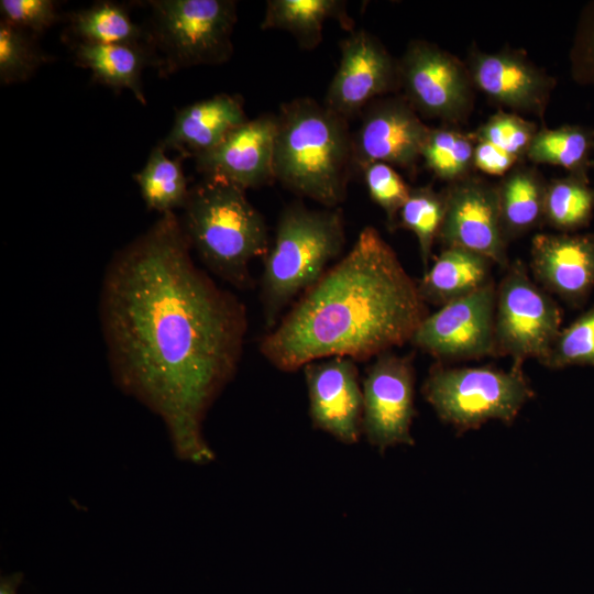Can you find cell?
<instances>
[{
  "label": "cell",
  "mask_w": 594,
  "mask_h": 594,
  "mask_svg": "<svg viewBox=\"0 0 594 594\" xmlns=\"http://www.w3.org/2000/svg\"><path fill=\"white\" fill-rule=\"evenodd\" d=\"M141 196L151 210L161 215L185 207L189 191L182 164L169 158L162 145L155 146L135 176Z\"/></svg>",
  "instance_id": "484cf974"
},
{
  "label": "cell",
  "mask_w": 594,
  "mask_h": 594,
  "mask_svg": "<svg viewBox=\"0 0 594 594\" xmlns=\"http://www.w3.org/2000/svg\"><path fill=\"white\" fill-rule=\"evenodd\" d=\"M442 194L444 217L438 239L444 248L479 253L506 270L510 263L501 224L497 185L472 174L449 184Z\"/></svg>",
  "instance_id": "7c38bea8"
},
{
  "label": "cell",
  "mask_w": 594,
  "mask_h": 594,
  "mask_svg": "<svg viewBox=\"0 0 594 594\" xmlns=\"http://www.w3.org/2000/svg\"><path fill=\"white\" fill-rule=\"evenodd\" d=\"M148 44L161 74L219 65L233 53L237 2L232 0H154Z\"/></svg>",
  "instance_id": "52a82bcc"
},
{
  "label": "cell",
  "mask_w": 594,
  "mask_h": 594,
  "mask_svg": "<svg viewBox=\"0 0 594 594\" xmlns=\"http://www.w3.org/2000/svg\"><path fill=\"white\" fill-rule=\"evenodd\" d=\"M312 426L344 444L360 441L363 392L355 361L333 356L304 367Z\"/></svg>",
  "instance_id": "2e32d148"
},
{
  "label": "cell",
  "mask_w": 594,
  "mask_h": 594,
  "mask_svg": "<svg viewBox=\"0 0 594 594\" xmlns=\"http://www.w3.org/2000/svg\"><path fill=\"white\" fill-rule=\"evenodd\" d=\"M594 215V186L575 175L547 182L543 223L561 233L586 228Z\"/></svg>",
  "instance_id": "d4e9b609"
},
{
  "label": "cell",
  "mask_w": 594,
  "mask_h": 594,
  "mask_svg": "<svg viewBox=\"0 0 594 594\" xmlns=\"http://www.w3.org/2000/svg\"><path fill=\"white\" fill-rule=\"evenodd\" d=\"M405 99L418 113L447 123L465 120L474 106L466 64L438 45L415 40L398 61Z\"/></svg>",
  "instance_id": "9c48e42d"
},
{
  "label": "cell",
  "mask_w": 594,
  "mask_h": 594,
  "mask_svg": "<svg viewBox=\"0 0 594 594\" xmlns=\"http://www.w3.org/2000/svg\"><path fill=\"white\" fill-rule=\"evenodd\" d=\"M562 310L528 274L520 260L510 263L497 286L495 353L522 367L526 360L547 359L561 331Z\"/></svg>",
  "instance_id": "ba28073f"
},
{
  "label": "cell",
  "mask_w": 594,
  "mask_h": 594,
  "mask_svg": "<svg viewBox=\"0 0 594 594\" xmlns=\"http://www.w3.org/2000/svg\"><path fill=\"white\" fill-rule=\"evenodd\" d=\"M362 432L381 453L396 446H414L415 369L409 355L385 352L376 356L362 383Z\"/></svg>",
  "instance_id": "8fae6325"
},
{
  "label": "cell",
  "mask_w": 594,
  "mask_h": 594,
  "mask_svg": "<svg viewBox=\"0 0 594 594\" xmlns=\"http://www.w3.org/2000/svg\"><path fill=\"white\" fill-rule=\"evenodd\" d=\"M353 168L346 119L307 97L282 105L276 116L275 180L333 208L344 200Z\"/></svg>",
  "instance_id": "3957f363"
},
{
  "label": "cell",
  "mask_w": 594,
  "mask_h": 594,
  "mask_svg": "<svg viewBox=\"0 0 594 594\" xmlns=\"http://www.w3.org/2000/svg\"><path fill=\"white\" fill-rule=\"evenodd\" d=\"M69 30L80 43L142 45L145 37L148 40L125 9L110 1L74 12Z\"/></svg>",
  "instance_id": "4316f807"
},
{
  "label": "cell",
  "mask_w": 594,
  "mask_h": 594,
  "mask_svg": "<svg viewBox=\"0 0 594 594\" xmlns=\"http://www.w3.org/2000/svg\"><path fill=\"white\" fill-rule=\"evenodd\" d=\"M547 182L534 166L518 163L497 184L501 224L507 243L543 223Z\"/></svg>",
  "instance_id": "44dd1931"
},
{
  "label": "cell",
  "mask_w": 594,
  "mask_h": 594,
  "mask_svg": "<svg viewBox=\"0 0 594 594\" xmlns=\"http://www.w3.org/2000/svg\"><path fill=\"white\" fill-rule=\"evenodd\" d=\"M21 580V573H14L12 575L2 578L0 583V594H16V588Z\"/></svg>",
  "instance_id": "8d00e7d4"
},
{
  "label": "cell",
  "mask_w": 594,
  "mask_h": 594,
  "mask_svg": "<svg viewBox=\"0 0 594 594\" xmlns=\"http://www.w3.org/2000/svg\"><path fill=\"white\" fill-rule=\"evenodd\" d=\"M429 129L404 96L374 100L352 134L353 167L362 170L382 162L413 168L421 157Z\"/></svg>",
  "instance_id": "5bb4252c"
},
{
  "label": "cell",
  "mask_w": 594,
  "mask_h": 594,
  "mask_svg": "<svg viewBox=\"0 0 594 594\" xmlns=\"http://www.w3.org/2000/svg\"><path fill=\"white\" fill-rule=\"evenodd\" d=\"M399 88L398 61L373 34L352 31L340 42V62L323 105L349 120L381 96Z\"/></svg>",
  "instance_id": "4fadbf2b"
},
{
  "label": "cell",
  "mask_w": 594,
  "mask_h": 594,
  "mask_svg": "<svg viewBox=\"0 0 594 594\" xmlns=\"http://www.w3.org/2000/svg\"><path fill=\"white\" fill-rule=\"evenodd\" d=\"M444 217V198L430 186L411 188L400 208L396 226L415 233L425 271L431 257Z\"/></svg>",
  "instance_id": "f1b7e54d"
},
{
  "label": "cell",
  "mask_w": 594,
  "mask_h": 594,
  "mask_svg": "<svg viewBox=\"0 0 594 594\" xmlns=\"http://www.w3.org/2000/svg\"><path fill=\"white\" fill-rule=\"evenodd\" d=\"M190 250L175 212L161 215L110 261L99 314L116 383L163 419L182 459L205 464L202 422L234 376L246 312Z\"/></svg>",
  "instance_id": "6da1fadb"
},
{
  "label": "cell",
  "mask_w": 594,
  "mask_h": 594,
  "mask_svg": "<svg viewBox=\"0 0 594 594\" xmlns=\"http://www.w3.org/2000/svg\"><path fill=\"white\" fill-rule=\"evenodd\" d=\"M542 365L552 370L594 366V306L561 329Z\"/></svg>",
  "instance_id": "f546056e"
},
{
  "label": "cell",
  "mask_w": 594,
  "mask_h": 594,
  "mask_svg": "<svg viewBox=\"0 0 594 594\" xmlns=\"http://www.w3.org/2000/svg\"><path fill=\"white\" fill-rule=\"evenodd\" d=\"M276 116L248 120L211 151L197 157V169L205 178L220 179L242 189L275 180L274 152Z\"/></svg>",
  "instance_id": "e0dca14e"
},
{
  "label": "cell",
  "mask_w": 594,
  "mask_h": 594,
  "mask_svg": "<svg viewBox=\"0 0 594 594\" xmlns=\"http://www.w3.org/2000/svg\"><path fill=\"white\" fill-rule=\"evenodd\" d=\"M248 120L240 99L219 94L180 109L162 146L197 157L215 148Z\"/></svg>",
  "instance_id": "d6986e66"
},
{
  "label": "cell",
  "mask_w": 594,
  "mask_h": 594,
  "mask_svg": "<svg viewBox=\"0 0 594 594\" xmlns=\"http://www.w3.org/2000/svg\"><path fill=\"white\" fill-rule=\"evenodd\" d=\"M45 56L26 31L2 21L0 23V81L16 84L29 79Z\"/></svg>",
  "instance_id": "4dcf8cb0"
},
{
  "label": "cell",
  "mask_w": 594,
  "mask_h": 594,
  "mask_svg": "<svg viewBox=\"0 0 594 594\" xmlns=\"http://www.w3.org/2000/svg\"><path fill=\"white\" fill-rule=\"evenodd\" d=\"M526 160L564 168L569 175L588 178L594 163V129L581 124H564L537 131Z\"/></svg>",
  "instance_id": "cb8c5ba5"
},
{
  "label": "cell",
  "mask_w": 594,
  "mask_h": 594,
  "mask_svg": "<svg viewBox=\"0 0 594 594\" xmlns=\"http://www.w3.org/2000/svg\"><path fill=\"white\" fill-rule=\"evenodd\" d=\"M594 161V160H593ZM593 167H594V163H593Z\"/></svg>",
  "instance_id": "74e56055"
},
{
  "label": "cell",
  "mask_w": 594,
  "mask_h": 594,
  "mask_svg": "<svg viewBox=\"0 0 594 594\" xmlns=\"http://www.w3.org/2000/svg\"><path fill=\"white\" fill-rule=\"evenodd\" d=\"M153 54L143 45L78 43L76 63L89 69L94 78L116 91L130 90L146 103L142 89V70Z\"/></svg>",
  "instance_id": "7402d4cb"
},
{
  "label": "cell",
  "mask_w": 594,
  "mask_h": 594,
  "mask_svg": "<svg viewBox=\"0 0 594 594\" xmlns=\"http://www.w3.org/2000/svg\"><path fill=\"white\" fill-rule=\"evenodd\" d=\"M496 293L493 279L481 289L441 306L427 315L410 342L446 362L496 356Z\"/></svg>",
  "instance_id": "30bf717a"
},
{
  "label": "cell",
  "mask_w": 594,
  "mask_h": 594,
  "mask_svg": "<svg viewBox=\"0 0 594 594\" xmlns=\"http://www.w3.org/2000/svg\"><path fill=\"white\" fill-rule=\"evenodd\" d=\"M538 130L536 123L515 112L498 111L490 117L474 135L477 140L486 141L524 162Z\"/></svg>",
  "instance_id": "1f68e13d"
},
{
  "label": "cell",
  "mask_w": 594,
  "mask_h": 594,
  "mask_svg": "<svg viewBox=\"0 0 594 594\" xmlns=\"http://www.w3.org/2000/svg\"><path fill=\"white\" fill-rule=\"evenodd\" d=\"M465 64L475 89L491 101L542 120L556 79L525 53L512 48L486 53L472 46Z\"/></svg>",
  "instance_id": "9a60e30c"
},
{
  "label": "cell",
  "mask_w": 594,
  "mask_h": 594,
  "mask_svg": "<svg viewBox=\"0 0 594 594\" xmlns=\"http://www.w3.org/2000/svg\"><path fill=\"white\" fill-rule=\"evenodd\" d=\"M426 305L418 283L369 226L263 337L260 351L285 372L333 356L363 361L410 341L428 315Z\"/></svg>",
  "instance_id": "7a4b0ae2"
},
{
  "label": "cell",
  "mask_w": 594,
  "mask_h": 594,
  "mask_svg": "<svg viewBox=\"0 0 594 594\" xmlns=\"http://www.w3.org/2000/svg\"><path fill=\"white\" fill-rule=\"evenodd\" d=\"M529 265L542 289L581 307L594 289V232L536 234Z\"/></svg>",
  "instance_id": "ac0fdd59"
},
{
  "label": "cell",
  "mask_w": 594,
  "mask_h": 594,
  "mask_svg": "<svg viewBox=\"0 0 594 594\" xmlns=\"http://www.w3.org/2000/svg\"><path fill=\"white\" fill-rule=\"evenodd\" d=\"M422 395L437 416L459 432L479 429L490 420L512 425L535 392L522 372L492 366L431 369Z\"/></svg>",
  "instance_id": "8992f818"
},
{
  "label": "cell",
  "mask_w": 594,
  "mask_h": 594,
  "mask_svg": "<svg viewBox=\"0 0 594 594\" xmlns=\"http://www.w3.org/2000/svg\"><path fill=\"white\" fill-rule=\"evenodd\" d=\"M2 21L24 31L43 32L57 20L56 4L51 0H1Z\"/></svg>",
  "instance_id": "e575fe53"
},
{
  "label": "cell",
  "mask_w": 594,
  "mask_h": 594,
  "mask_svg": "<svg viewBox=\"0 0 594 594\" xmlns=\"http://www.w3.org/2000/svg\"><path fill=\"white\" fill-rule=\"evenodd\" d=\"M572 79L594 87V0L581 10L569 54Z\"/></svg>",
  "instance_id": "836d02e7"
},
{
  "label": "cell",
  "mask_w": 594,
  "mask_h": 594,
  "mask_svg": "<svg viewBox=\"0 0 594 594\" xmlns=\"http://www.w3.org/2000/svg\"><path fill=\"white\" fill-rule=\"evenodd\" d=\"M180 221L190 248L213 274L239 289L252 286L249 263L264 257L270 243L264 218L244 189L205 178L190 188Z\"/></svg>",
  "instance_id": "277c9868"
},
{
  "label": "cell",
  "mask_w": 594,
  "mask_h": 594,
  "mask_svg": "<svg viewBox=\"0 0 594 594\" xmlns=\"http://www.w3.org/2000/svg\"><path fill=\"white\" fill-rule=\"evenodd\" d=\"M344 243L340 209L311 210L294 202L282 211L264 256L262 301L267 327L275 324L277 315L297 294L321 278Z\"/></svg>",
  "instance_id": "5b68a950"
},
{
  "label": "cell",
  "mask_w": 594,
  "mask_h": 594,
  "mask_svg": "<svg viewBox=\"0 0 594 594\" xmlns=\"http://www.w3.org/2000/svg\"><path fill=\"white\" fill-rule=\"evenodd\" d=\"M520 162L522 161H519L517 157L502 151L495 145L476 139L474 168L492 176L503 177Z\"/></svg>",
  "instance_id": "d590c367"
},
{
  "label": "cell",
  "mask_w": 594,
  "mask_h": 594,
  "mask_svg": "<svg viewBox=\"0 0 594 594\" xmlns=\"http://www.w3.org/2000/svg\"><path fill=\"white\" fill-rule=\"evenodd\" d=\"M337 19L351 29L353 21L339 0H270L266 2L262 30H283L290 33L304 50H314L322 41L327 20Z\"/></svg>",
  "instance_id": "603a6c76"
},
{
  "label": "cell",
  "mask_w": 594,
  "mask_h": 594,
  "mask_svg": "<svg viewBox=\"0 0 594 594\" xmlns=\"http://www.w3.org/2000/svg\"><path fill=\"white\" fill-rule=\"evenodd\" d=\"M476 139L453 128H430L421 158L433 175L449 184L472 175Z\"/></svg>",
  "instance_id": "83f0119b"
},
{
  "label": "cell",
  "mask_w": 594,
  "mask_h": 594,
  "mask_svg": "<svg viewBox=\"0 0 594 594\" xmlns=\"http://www.w3.org/2000/svg\"><path fill=\"white\" fill-rule=\"evenodd\" d=\"M493 264L479 253L461 248H444L418 282L419 293L426 304L444 306L493 280Z\"/></svg>",
  "instance_id": "ffe728a7"
},
{
  "label": "cell",
  "mask_w": 594,
  "mask_h": 594,
  "mask_svg": "<svg viewBox=\"0 0 594 594\" xmlns=\"http://www.w3.org/2000/svg\"><path fill=\"white\" fill-rule=\"evenodd\" d=\"M361 172L371 199L383 209L389 224L395 228L398 212L411 188L393 166L386 163L369 164Z\"/></svg>",
  "instance_id": "d6a6232c"
}]
</instances>
